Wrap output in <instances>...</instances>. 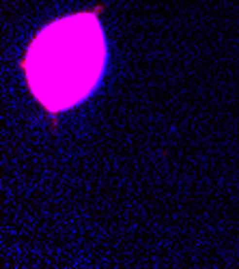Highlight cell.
Returning <instances> with one entry per match:
<instances>
[{"instance_id":"6da1fadb","label":"cell","mask_w":239,"mask_h":269,"mask_svg":"<svg viewBox=\"0 0 239 269\" xmlns=\"http://www.w3.org/2000/svg\"><path fill=\"white\" fill-rule=\"evenodd\" d=\"M99 13L102 7L56 19L28 46L22 69L33 95L52 117L88 97L102 78L106 41Z\"/></svg>"}]
</instances>
